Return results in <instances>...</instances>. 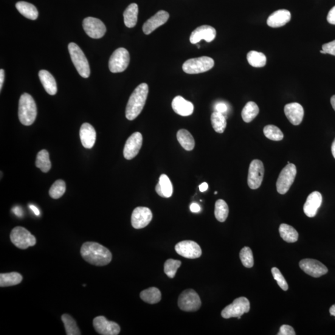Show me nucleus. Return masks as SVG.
Segmentation results:
<instances>
[{
	"label": "nucleus",
	"instance_id": "nucleus-1",
	"mask_svg": "<svg viewBox=\"0 0 335 335\" xmlns=\"http://www.w3.org/2000/svg\"><path fill=\"white\" fill-rule=\"evenodd\" d=\"M80 252L84 260L93 265L106 266L112 260L111 252L102 245L96 242H85L81 247Z\"/></svg>",
	"mask_w": 335,
	"mask_h": 335
},
{
	"label": "nucleus",
	"instance_id": "nucleus-2",
	"mask_svg": "<svg viewBox=\"0 0 335 335\" xmlns=\"http://www.w3.org/2000/svg\"><path fill=\"white\" fill-rule=\"evenodd\" d=\"M148 94V86L147 83H142L135 89L131 95L126 106V116L129 120H134L141 113L147 101Z\"/></svg>",
	"mask_w": 335,
	"mask_h": 335
},
{
	"label": "nucleus",
	"instance_id": "nucleus-3",
	"mask_svg": "<svg viewBox=\"0 0 335 335\" xmlns=\"http://www.w3.org/2000/svg\"><path fill=\"white\" fill-rule=\"evenodd\" d=\"M37 106L33 98L29 94L21 95L19 101L18 116L22 125H32L37 116Z\"/></svg>",
	"mask_w": 335,
	"mask_h": 335
},
{
	"label": "nucleus",
	"instance_id": "nucleus-4",
	"mask_svg": "<svg viewBox=\"0 0 335 335\" xmlns=\"http://www.w3.org/2000/svg\"><path fill=\"white\" fill-rule=\"evenodd\" d=\"M70 57L76 69L81 77L87 78L89 77L90 68L88 60L83 52L77 44L71 42L69 45Z\"/></svg>",
	"mask_w": 335,
	"mask_h": 335
},
{
	"label": "nucleus",
	"instance_id": "nucleus-5",
	"mask_svg": "<svg viewBox=\"0 0 335 335\" xmlns=\"http://www.w3.org/2000/svg\"><path fill=\"white\" fill-rule=\"evenodd\" d=\"M215 66V60L209 57L189 59L182 65V70L188 74H198L209 71Z\"/></svg>",
	"mask_w": 335,
	"mask_h": 335
},
{
	"label": "nucleus",
	"instance_id": "nucleus-6",
	"mask_svg": "<svg viewBox=\"0 0 335 335\" xmlns=\"http://www.w3.org/2000/svg\"><path fill=\"white\" fill-rule=\"evenodd\" d=\"M11 242L19 249L25 250L36 243L35 236L24 227H16L11 231L10 234Z\"/></svg>",
	"mask_w": 335,
	"mask_h": 335
},
{
	"label": "nucleus",
	"instance_id": "nucleus-7",
	"mask_svg": "<svg viewBox=\"0 0 335 335\" xmlns=\"http://www.w3.org/2000/svg\"><path fill=\"white\" fill-rule=\"evenodd\" d=\"M250 303L249 299L245 297H240L233 301L232 303L227 306L221 312L222 317L228 319L232 317L241 319L244 314L250 311Z\"/></svg>",
	"mask_w": 335,
	"mask_h": 335
},
{
	"label": "nucleus",
	"instance_id": "nucleus-8",
	"mask_svg": "<svg viewBox=\"0 0 335 335\" xmlns=\"http://www.w3.org/2000/svg\"><path fill=\"white\" fill-rule=\"evenodd\" d=\"M297 174V168L294 164L289 163L283 169L279 175L277 182V191L281 194L288 193L294 181Z\"/></svg>",
	"mask_w": 335,
	"mask_h": 335
},
{
	"label": "nucleus",
	"instance_id": "nucleus-9",
	"mask_svg": "<svg viewBox=\"0 0 335 335\" xmlns=\"http://www.w3.org/2000/svg\"><path fill=\"white\" fill-rule=\"evenodd\" d=\"M178 304L182 311L196 312L201 308L202 303L198 293L190 289L185 290L180 294Z\"/></svg>",
	"mask_w": 335,
	"mask_h": 335
},
{
	"label": "nucleus",
	"instance_id": "nucleus-10",
	"mask_svg": "<svg viewBox=\"0 0 335 335\" xmlns=\"http://www.w3.org/2000/svg\"><path fill=\"white\" fill-rule=\"evenodd\" d=\"M130 63V55L125 48L120 47L115 50L109 61V69L112 73L125 71Z\"/></svg>",
	"mask_w": 335,
	"mask_h": 335
},
{
	"label": "nucleus",
	"instance_id": "nucleus-11",
	"mask_svg": "<svg viewBox=\"0 0 335 335\" xmlns=\"http://www.w3.org/2000/svg\"><path fill=\"white\" fill-rule=\"evenodd\" d=\"M264 168L263 162L259 160H254L250 163L248 185L252 190H257L260 187L263 182Z\"/></svg>",
	"mask_w": 335,
	"mask_h": 335
},
{
	"label": "nucleus",
	"instance_id": "nucleus-12",
	"mask_svg": "<svg viewBox=\"0 0 335 335\" xmlns=\"http://www.w3.org/2000/svg\"><path fill=\"white\" fill-rule=\"evenodd\" d=\"M83 27L89 37L93 39L103 38L106 32L105 24L99 19L88 17L84 19Z\"/></svg>",
	"mask_w": 335,
	"mask_h": 335
},
{
	"label": "nucleus",
	"instance_id": "nucleus-13",
	"mask_svg": "<svg viewBox=\"0 0 335 335\" xmlns=\"http://www.w3.org/2000/svg\"><path fill=\"white\" fill-rule=\"evenodd\" d=\"M301 269L312 277L320 278L328 272V269L320 261L314 259H303L299 263Z\"/></svg>",
	"mask_w": 335,
	"mask_h": 335
},
{
	"label": "nucleus",
	"instance_id": "nucleus-14",
	"mask_svg": "<svg viewBox=\"0 0 335 335\" xmlns=\"http://www.w3.org/2000/svg\"><path fill=\"white\" fill-rule=\"evenodd\" d=\"M153 218L151 211L148 207H138L132 212L131 223L136 229H141L147 227Z\"/></svg>",
	"mask_w": 335,
	"mask_h": 335
},
{
	"label": "nucleus",
	"instance_id": "nucleus-15",
	"mask_svg": "<svg viewBox=\"0 0 335 335\" xmlns=\"http://www.w3.org/2000/svg\"><path fill=\"white\" fill-rule=\"evenodd\" d=\"M175 250L178 255L188 259H196L201 257L202 250L196 242L185 240L179 242L175 246Z\"/></svg>",
	"mask_w": 335,
	"mask_h": 335
},
{
	"label": "nucleus",
	"instance_id": "nucleus-16",
	"mask_svg": "<svg viewBox=\"0 0 335 335\" xmlns=\"http://www.w3.org/2000/svg\"><path fill=\"white\" fill-rule=\"evenodd\" d=\"M94 326L97 333L102 335H117L120 331L117 323L111 322L103 316H98L94 320Z\"/></svg>",
	"mask_w": 335,
	"mask_h": 335
},
{
	"label": "nucleus",
	"instance_id": "nucleus-17",
	"mask_svg": "<svg viewBox=\"0 0 335 335\" xmlns=\"http://www.w3.org/2000/svg\"><path fill=\"white\" fill-rule=\"evenodd\" d=\"M142 135L140 132H135L127 140L124 148V157L127 160H132L136 157L142 147Z\"/></svg>",
	"mask_w": 335,
	"mask_h": 335
},
{
	"label": "nucleus",
	"instance_id": "nucleus-18",
	"mask_svg": "<svg viewBox=\"0 0 335 335\" xmlns=\"http://www.w3.org/2000/svg\"><path fill=\"white\" fill-rule=\"evenodd\" d=\"M169 13L167 11L161 10L157 12L156 15L151 17L146 21L143 26V32L145 35H150L158 27L166 23L169 19Z\"/></svg>",
	"mask_w": 335,
	"mask_h": 335
},
{
	"label": "nucleus",
	"instance_id": "nucleus-19",
	"mask_svg": "<svg viewBox=\"0 0 335 335\" xmlns=\"http://www.w3.org/2000/svg\"><path fill=\"white\" fill-rule=\"evenodd\" d=\"M216 36V30L212 26L208 25L197 27L191 33L190 42L191 44H198L200 41L205 40L207 42L212 41Z\"/></svg>",
	"mask_w": 335,
	"mask_h": 335
},
{
	"label": "nucleus",
	"instance_id": "nucleus-20",
	"mask_svg": "<svg viewBox=\"0 0 335 335\" xmlns=\"http://www.w3.org/2000/svg\"><path fill=\"white\" fill-rule=\"evenodd\" d=\"M322 196L319 191L309 194L303 205V212L309 218H314L322 203Z\"/></svg>",
	"mask_w": 335,
	"mask_h": 335
},
{
	"label": "nucleus",
	"instance_id": "nucleus-21",
	"mask_svg": "<svg viewBox=\"0 0 335 335\" xmlns=\"http://www.w3.org/2000/svg\"><path fill=\"white\" fill-rule=\"evenodd\" d=\"M284 113L292 125L298 126L302 123L304 110L303 107L299 103H292L284 107Z\"/></svg>",
	"mask_w": 335,
	"mask_h": 335
},
{
	"label": "nucleus",
	"instance_id": "nucleus-22",
	"mask_svg": "<svg viewBox=\"0 0 335 335\" xmlns=\"http://www.w3.org/2000/svg\"><path fill=\"white\" fill-rule=\"evenodd\" d=\"M80 136L81 143L84 148L94 147L97 139V132L94 127L89 123H84L81 126Z\"/></svg>",
	"mask_w": 335,
	"mask_h": 335
},
{
	"label": "nucleus",
	"instance_id": "nucleus-23",
	"mask_svg": "<svg viewBox=\"0 0 335 335\" xmlns=\"http://www.w3.org/2000/svg\"><path fill=\"white\" fill-rule=\"evenodd\" d=\"M173 111L181 116H189L193 113L194 105L181 96H177L171 103Z\"/></svg>",
	"mask_w": 335,
	"mask_h": 335
},
{
	"label": "nucleus",
	"instance_id": "nucleus-24",
	"mask_svg": "<svg viewBox=\"0 0 335 335\" xmlns=\"http://www.w3.org/2000/svg\"><path fill=\"white\" fill-rule=\"evenodd\" d=\"M291 13L288 10H280L271 14L267 19V24L271 27L284 26L291 20Z\"/></svg>",
	"mask_w": 335,
	"mask_h": 335
},
{
	"label": "nucleus",
	"instance_id": "nucleus-25",
	"mask_svg": "<svg viewBox=\"0 0 335 335\" xmlns=\"http://www.w3.org/2000/svg\"><path fill=\"white\" fill-rule=\"evenodd\" d=\"M39 79L48 94L55 95L57 92V83L55 78L47 70H42L39 72Z\"/></svg>",
	"mask_w": 335,
	"mask_h": 335
},
{
	"label": "nucleus",
	"instance_id": "nucleus-26",
	"mask_svg": "<svg viewBox=\"0 0 335 335\" xmlns=\"http://www.w3.org/2000/svg\"><path fill=\"white\" fill-rule=\"evenodd\" d=\"M156 192L162 198H168L173 193V185L167 175L163 174L160 176L159 182L156 186Z\"/></svg>",
	"mask_w": 335,
	"mask_h": 335
},
{
	"label": "nucleus",
	"instance_id": "nucleus-27",
	"mask_svg": "<svg viewBox=\"0 0 335 335\" xmlns=\"http://www.w3.org/2000/svg\"><path fill=\"white\" fill-rule=\"evenodd\" d=\"M16 9L25 18L36 20L38 18V11L35 5L26 2H19L16 5Z\"/></svg>",
	"mask_w": 335,
	"mask_h": 335
},
{
	"label": "nucleus",
	"instance_id": "nucleus-28",
	"mask_svg": "<svg viewBox=\"0 0 335 335\" xmlns=\"http://www.w3.org/2000/svg\"><path fill=\"white\" fill-rule=\"evenodd\" d=\"M139 13V7L136 4H132L124 12V20L126 26L129 28L136 26Z\"/></svg>",
	"mask_w": 335,
	"mask_h": 335
},
{
	"label": "nucleus",
	"instance_id": "nucleus-29",
	"mask_svg": "<svg viewBox=\"0 0 335 335\" xmlns=\"http://www.w3.org/2000/svg\"><path fill=\"white\" fill-rule=\"evenodd\" d=\"M177 139L182 147L187 151L193 150L195 147V141L190 132L186 129H180L177 132Z\"/></svg>",
	"mask_w": 335,
	"mask_h": 335
},
{
	"label": "nucleus",
	"instance_id": "nucleus-30",
	"mask_svg": "<svg viewBox=\"0 0 335 335\" xmlns=\"http://www.w3.org/2000/svg\"><path fill=\"white\" fill-rule=\"evenodd\" d=\"M22 281V277L18 272L2 273L0 275V286L10 287L18 285Z\"/></svg>",
	"mask_w": 335,
	"mask_h": 335
},
{
	"label": "nucleus",
	"instance_id": "nucleus-31",
	"mask_svg": "<svg viewBox=\"0 0 335 335\" xmlns=\"http://www.w3.org/2000/svg\"><path fill=\"white\" fill-rule=\"evenodd\" d=\"M279 231L281 237L288 243H295L298 240V233L291 225L282 224L280 225Z\"/></svg>",
	"mask_w": 335,
	"mask_h": 335
},
{
	"label": "nucleus",
	"instance_id": "nucleus-32",
	"mask_svg": "<svg viewBox=\"0 0 335 335\" xmlns=\"http://www.w3.org/2000/svg\"><path fill=\"white\" fill-rule=\"evenodd\" d=\"M140 296L142 300L150 304L157 303L162 299L161 292L159 289L154 287L142 291Z\"/></svg>",
	"mask_w": 335,
	"mask_h": 335
},
{
	"label": "nucleus",
	"instance_id": "nucleus-33",
	"mask_svg": "<svg viewBox=\"0 0 335 335\" xmlns=\"http://www.w3.org/2000/svg\"><path fill=\"white\" fill-rule=\"evenodd\" d=\"M260 109L255 102L249 101L241 111L242 119L247 123L252 122L259 114Z\"/></svg>",
	"mask_w": 335,
	"mask_h": 335
},
{
	"label": "nucleus",
	"instance_id": "nucleus-34",
	"mask_svg": "<svg viewBox=\"0 0 335 335\" xmlns=\"http://www.w3.org/2000/svg\"><path fill=\"white\" fill-rule=\"evenodd\" d=\"M36 167L44 173H47L51 168V162L49 159V154L46 150L39 152L36 162Z\"/></svg>",
	"mask_w": 335,
	"mask_h": 335
},
{
	"label": "nucleus",
	"instance_id": "nucleus-35",
	"mask_svg": "<svg viewBox=\"0 0 335 335\" xmlns=\"http://www.w3.org/2000/svg\"><path fill=\"white\" fill-rule=\"evenodd\" d=\"M211 123L216 132L222 134L227 127L226 118L224 114L219 112H214L211 115Z\"/></svg>",
	"mask_w": 335,
	"mask_h": 335
},
{
	"label": "nucleus",
	"instance_id": "nucleus-36",
	"mask_svg": "<svg viewBox=\"0 0 335 335\" xmlns=\"http://www.w3.org/2000/svg\"><path fill=\"white\" fill-rule=\"evenodd\" d=\"M247 60L250 66L254 67H263L266 64V57L264 53L257 51H250L247 54Z\"/></svg>",
	"mask_w": 335,
	"mask_h": 335
},
{
	"label": "nucleus",
	"instance_id": "nucleus-37",
	"mask_svg": "<svg viewBox=\"0 0 335 335\" xmlns=\"http://www.w3.org/2000/svg\"><path fill=\"white\" fill-rule=\"evenodd\" d=\"M229 209L227 202L223 199H219L215 204V217L219 222H224L229 216Z\"/></svg>",
	"mask_w": 335,
	"mask_h": 335
},
{
	"label": "nucleus",
	"instance_id": "nucleus-38",
	"mask_svg": "<svg viewBox=\"0 0 335 335\" xmlns=\"http://www.w3.org/2000/svg\"><path fill=\"white\" fill-rule=\"evenodd\" d=\"M62 320L64 323L67 335H80L81 332L79 330L77 323L69 314H64L62 316Z\"/></svg>",
	"mask_w": 335,
	"mask_h": 335
},
{
	"label": "nucleus",
	"instance_id": "nucleus-39",
	"mask_svg": "<svg viewBox=\"0 0 335 335\" xmlns=\"http://www.w3.org/2000/svg\"><path fill=\"white\" fill-rule=\"evenodd\" d=\"M264 136L273 141H280L284 138L283 132L274 125H267L263 129Z\"/></svg>",
	"mask_w": 335,
	"mask_h": 335
},
{
	"label": "nucleus",
	"instance_id": "nucleus-40",
	"mask_svg": "<svg viewBox=\"0 0 335 335\" xmlns=\"http://www.w3.org/2000/svg\"><path fill=\"white\" fill-rule=\"evenodd\" d=\"M66 185L64 180L59 179L56 181L50 188L49 195L52 198L57 199L61 198L66 192Z\"/></svg>",
	"mask_w": 335,
	"mask_h": 335
},
{
	"label": "nucleus",
	"instance_id": "nucleus-41",
	"mask_svg": "<svg viewBox=\"0 0 335 335\" xmlns=\"http://www.w3.org/2000/svg\"><path fill=\"white\" fill-rule=\"evenodd\" d=\"M181 265V261L168 259L164 264V272L170 278H174L175 277L177 270Z\"/></svg>",
	"mask_w": 335,
	"mask_h": 335
},
{
	"label": "nucleus",
	"instance_id": "nucleus-42",
	"mask_svg": "<svg viewBox=\"0 0 335 335\" xmlns=\"http://www.w3.org/2000/svg\"><path fill=\"white\" fill-rule=\"evenodd\" d=\"M240 258L242 264L247 268H251L254 265L253 252L249 247H244L240 252Z\"/></svg>",
	"mask_w": 335,
	"mask_h": 335
},
{
	"label": "nucleus",
	"instance_id": "nucleus-43",
	"mask_svg": "<svg viewBox=\"0 0 335 335\" xmlns=\"http://www.w3.org/2000/svg\"><path fill=\"white\" fill-rule=\"evenodd\" d=\"M272 275L273 277L276 281H277V283L280 288L283 290V291H288L289 289V286L288 283L285 280V278H284L282 273L281 272L280 269H278L277 267H272L271 269Z\"/></svg>",
	"mask_w": 335,
	"mask_h": 335
},
{
	"label": "nucleus",
	"instance_id": "nucleus-44",
	"mask_svg": "<svg viewBox=\"0 0 335 335\" xmlns=\"http://www.w3.org/2000/svg\"><path fill=\"white\" fill-rule=\"evenodd\" d=\"M295 332L294 328L291 326L288 325H283L281 326L278 335H295Z\"/></svg>",
	"mask_w": 335,
	"mask_h": 335
},
{
	"label": "nucleus",
	"instance_id": "nucleus-45",
	"mask_svg": "<svg viewBox=\"0 0 335 335\" xmlns=\"http://www.w3.org/2000/svg\"><path fill=\"white\" fill-rule=\"evenodd\" d=\"M322 50H324L326 53L335 56V40L323 44Z\"/></svg>",
	"mask_w": 335,
	"mask_h": 335
},
{
	"label": "nucleus",
	"instance_id": "nucleus-46",
	"mask_svg": "<svg viewBox=\"0 0 335 335\" xmlns=\"http://www.w3.org/2000/svg\"><path fill=\"white\" fill-rule=\"evenodd\" d=\"M327 21L329 23L335 25V6L332 8L327 16Z\"/></svg>",
	"mask_w": 335,
	"mask_h": 335
},
{
	"label": "nucleus",
	"instance_id": "nucleus-47",
	"mask_svg": "<svg viewBox=\"0 0 335 335\" xmlns=\"http://www.w3.org/2000/svg\"><path fill=\"white\" fill-rule=\"evenodd\" d=\"M228 108L226 104L224 103H219L215 106V110L216 112H221L224 114L227 111Z\"/></svg>",
	"mask_w": 335,
	"mask_h": 335
},
{
	"label": "nucleus",
	"instance_id": "nucleus-48",
	"mask_svg": "<svg viewBox=\"0 0 335 335\" xmlns=\"http://www.w3.org/2000/svg\"><path fill=\"white\" fill-rule=\"evenodd\" d=\"M190 210L191 212L194 213H198L201 211V208L200 207V205L198 204L193 203L190 205Z\"/></svg>",
	"mask_w": 335,
	"mask_h": 335
},
{
	"label": "nucleus",
	"instance_id": "nucleus-49",
	"mask_svg": "<svg viewBox=\"0 0 335 335\" xmlns=\"http://www.w3.org/2000/svg\"><path fill=\"white\" fill-rule=\"evenodd\" d=\"M5 80V71L4 70H0V89H2L3 84H4Z\"/></svg>",
	"mask_w": 335,
	"mask_h": 335
},
{
	"label": "nucleus",
	"instance_id": "nucleus-50",
	"mask_svg": "<svg viewBox=\"0 0 335 335\" xmlns=\"http://www.w3.org/2000/svg\"><path fill=\"white\" fill-rule=\"evenodd\" d=\"M12 210L13 211V212L15 213L17 216L19 217V218H21V217H22V210L20 207H14Z\"/></svg>",
	"mask_w": 335,
	"mask_h": 335
},
{
	"label": "nucleus",
	"instance_id": "nucleus-51",
	"mask_svg": "<svg viewBox=\"0 0 335 335\" xmlns=\"http://www.w3.org/2000/svg\"><path fill=\"white\" fill-rule=\"evenodd\" d=\"M199 190L201 191V192H205V191L207 190L208 189V185L207 182H203V184H202L201 185H199Z\"/></svg>",
	"mask_w": 335,
	"mask_h": 335
},
{
	"label": "nucleus",
	"instance_id": "nucleus-52",
	"mask_svg": "<svg viewBox=\"0 0 335 335\" xmlns=\"http://www.w3.org/2000/svg\"><path fill=\"white\" fill-rule=\"evenodd\" d=\"M29 207L30 209H32L34 213L35 214L36 216H39L40 215V212H39V210L38 209V207H36L35 205H29Z\"/></svg>",
	"mask_w": 335,
	"mask_h": 335
},
{
	"label": "nucleus",
	"instance_id": "nucleus-53",
	"mask_svg": "<svg viewBox=\"0 0 335 335\" xmlns=\"http://www.w3.org/2000/svg\"><path fill=\"white\" fill-rule=\"evenodd\" d=\"M330 313L332 316L335 317V304L331 307L330 309Z\"/></svg>",
	"mask_w": 335,
	"mask_h": 335
},
{
	"label": "nucleus",
	"instance_id": "nucleus-54",
	"mask_svg": "<svg viewBox=\"0 0 335 335\" xmlns=\"http://www.w3.org/2000/svg\"><path fill=\"white\" fill-rule=\"evenodd\" d=\"M331 152H332V155H333V156L334 157V158L335 159V139H334V141L333 142V143H332Z\"/></svg>",
	"mask_w": 335,
	"mask_h": 335
},
{
	"label": "nucleus",
	"instance_id": "nucleus-55",
	"mask_svg": "<svg viewBox=\"0 0 335 335\" xmlns=\"http://www.w3.org/2000/svg\"><path fill=\"white\" fill-rule=\"evenodd\" d=\"M331 105L335 111V95L331 98Z\"/></svg>",
	"mask_w": 335,
	"mask_h": 335
},
{
	"label": "nucleus",
	"instance_id": "nucleus-56",
	"mask_svg": "<svg viewBox=\"0 0 335 335\" xmlns=\"http://www.w3.org/2000/svg\"><path fill=\"white\" fill-rule=\"evenodd\" d=\"M215 194H218V192H217V191H216V192L215 193Z\"/></svg>",
	"mask_w": 335,
	"mask_h": 335
}]
</instances>
